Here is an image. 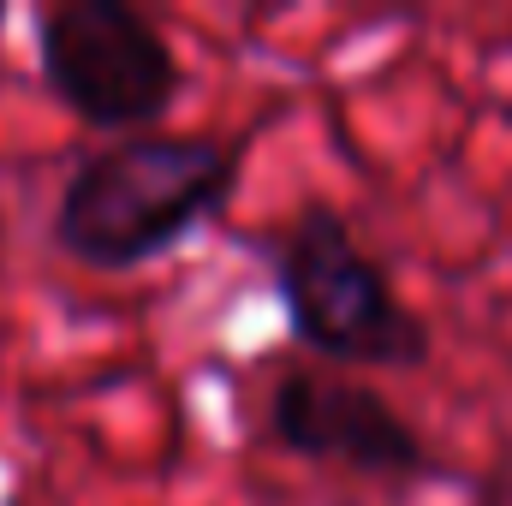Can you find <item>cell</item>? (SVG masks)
<instances>
[{
	"instance_id": "5",
	"label": "cell",
	"mask_w": 512,
	"mask_h": 506,
	"mask_svg": "<svg viewBox=\"0 0 512 506\" xmlns=\"http://www.w3.org/2000/svg\"><path fill=\"white\" fill-rule=\"evenodd\" d=\"M477 506H512V477H495V483H483Z\"/></svg>"
},
{
	"instance_id": "1",
	"label": "cell",
	"mask_w": 512,
	"mask_h": 506,
	"mask_svg": "<svg viewBox=\"0 0 512 506\" xmlns=\"http://www.w3.org/2000/svg\"><path fill=\"white\" fill-rule=\"evenodd\" d=\"M239 185V149L215 137L137 131L84 155L54 203V245L102 274H126L179 251L203 221L227 209Z\"/></svg>"
},
{
	"instance_id": "2",
	"label": "cell",
	"mask_w": 512,
	"mask_h": 506,
	"mask_svg": "<svg viewBox=\"0 0 512 506\" xmlns=\"http://www.w3.org/2000/svg\"><path fill=\"white\" fill-rule=\"evenodd\" d=\"M274 292L298 334L346 370H417L429 364V322L399 298L393 274L358 245L334 203H304L274 233Z\"/></svg>"
},
{
	"instance_id": "4",
	"label": "cell",
	"mask_w": 512,
	"mask_h": 506,
	"mask_svg": "<svg viewBox=\"0 0 512 506\" xmlns=\"http://www.w3.org/2000/svg\"><path fill=\"white\" fill-rule=\"evenodd\" d=\"M268 441L310 465H340L358 477H423L435 459L411 417L382 387L334 370H286L268 393Z\"/></svg>"
},
{
	"instance_id": "3",
	"label": "cell",
	"mask_w": 512,
	"mask_h": 506,
	"mask_svg": "<svg viewBox=\"0 0 512 506\" xmlns=\"http://www.w3.org/2000/svg\"><path fill=\"white\" fill-rule=\"evenodd\" d=\"M36 60L60 108L96 131H149L179 96V54L126 0H60L36 18Z\"/></svg>"
}]
</instances>
